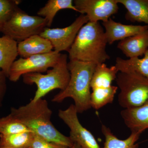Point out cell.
I'll list each match as a JSON object with an SVG mask.
<instances>
[{"mask_svg":"<svg viewBox=\"0 0 148 148\" xmlns=\"http://www.w3.org/2000/svg\"><path fill=\"white\" fill-rule=\"evenodd\" d=\"M52 112L47 101L42 98L31 100L25 106L12 108L11 114L31 131L49 142L70 147L74 143L56 128L51 121Z\"/></svg>","mask_w":148,"mask_h":148,"instance_id":"6da1fadb","label":"cell"},{"mask_svg":"<svg viewBox=\"0 0 148 148\" xmlns=\"http://www.w3.org/2000/svg\"><path fill=\"white\" fill-rule=\"evenodd\" d=\"M108 40L104 29L98 22H88L77 35L69 51L70 61L103 64L110 59L106 51Z\"/></svg>","mask_w":148,"mask_h":148,"instance_id":"7a4b0ae2","label":"cell"},{"mask_svg":"<svg viewBox=\"0 0 148 148\" xmlns=\"http://www.w3.org/2000/svg\"><path fill=\"white\" fill-rule=\"evenodd\" d=\"M96 66L92 62L70 61L68 63L70 73L69 84L65 90L53 97L52 102L61 103L66 98H71L78 113H82L91 108L90 83Z\"/></svg>","mask_w":148,"mask_h":148,"instance_id":"3957f363","label":"cell"},{"mask_svg":"<svg viewBox=\"0 0 148 148\" xmlns=\"http://www.w3.org/2000/svg\"><path fill=\"white\" fill-rule=\"evenodd\" d=\"M68 58L67 54L61 53L58 63L52 69L48 70L47 74L31 73L22 76L26 84L36 85L37 89L32 101L42 98L54 89L62 91L66 89L70 79Z\"/></svg>","mask_w":148,"mask_h":148,"instance_id":"277c9868","label":"cell"},{"mask_svg":"<svg viewBox=\"0 0 148 148\" xmlns=\"http://www.w3.org/2000/svg\"><path fill=\"white\" fill-rule=\"evenodd\" d=\"M115 80L120 90L118 101L124 109L139 107L148 100V79L140 73L119 72Z\"/></svg>","mask_w":148,"mask_h":148,"instance_id":"5b68a950","label":"cell"},{"mask_svg":"<svg viewBox=\"0 0 148 148\" xmlns=\"http://www.w3.org/2000/svg\"><path fill=\"white\" fill-rule=\"evenodd\" d=\"M47 25L46 20L39 16H31L17 8L6 23L2 33L20 42L40 35Z\"/></svg>","mask_w":148,"mask_h":148,"instance_id":"8992f818","label":"cell"},{"mask_svg":"<svg viewBox=\"0 0 148 148\" xmlns=\"http://www.w3.org/2000/svg\"><path fill=\"white\" fill-rule=\"evenodd\" d=\"M61 53L52 51L49 53L20 58L15 60L11 67L8 78L13 82L18 81L21 76L31 73L47 71L58 63Z\"/></svg>","mask_w":148,"mask_h":148,"instance_id":"52a82bcc","label":"cell"},{"mask_svg":"<svg viewBox=\"0 0 148 148\" xmlns=\"http://www.w3.org/2000/svg\"><path fill=\"white\" fill-rule=\"evenodd\" d=\"M88 22L87 16L81 14L69 27L54 29L46 27L40 35L50 42L55 51L68 52L80 29Z\"/></svg>","mask_w":148,"mask_h":148,"instance_id":"ba28073f","label":"cell"},{"mask_svg":"<svg viewBox=\"0 0 148 148\" xmlns=\"http://www.w3.org/2000/svg\"><path fill=\"white\" fill-rule=\"evenodd\" d=\"M74 104L65 110H58V117L70 130V138L82 148H100L93 135L80 122Z\"/></svg>","mask_w":148,"mask_h":148,"instance_id":"9c48e42d","label":"cell"},{"mask_svg":"<svg viewBox=\"0 0 148 148\" xmlns=\"http://www.w3.org/2000/svg\"><path fill=\"white\" fill-rule=\"evenodd\" d=\"M73 3L78 12L91 22H106L119 9L116 0H75Z\"/></svg>","mask_w":148,"mask_h":148,"instance_id":"30bf717a","label":"cell"},{"mask_svg":"<svg viewBox=\"0 0 148 148\" xmlns=\"http://www.w3.org/2000/svg\"><path fill=\"white\" fill-rule=\"evenodd\" d=\"M105 29L108 43L112 45L118 40H122L140 34L148 29V25H126L116 22L110 18L102 23Z\"/></svg>","mask_w":148,"mask_h":148,"instance_id":"8fae6325","label":"cell"},{"mask_svg":"<svg viewBox=\"0 0 148 148\" xmlns=\"http://www.w3.org/2000/svg\"><path fill=\"white\" fill-rule=\"evenodd\" d=\"M121 115L131 132L142 134L148 129V100L139 107L124 109Z\"/></svg>","mask_w":148,"mask_h":148,"instance_id":"7c38bea8","label":"cell"},{"mask_svg":"<svg viewBox=\"0 0 148 148\" xmlns=\"http://www.w3.org/2000/svg\"><path fill=\"white\" fill-rule=\"evenodd\" d=\"M53 49L50 42L40 35L32 36L18 42L17 45L18 55L23 58L49 53Z\"/></svg>","mask_w":148,"mask_h":148,"instance_id":"4fadbf2b","label":"cell"},{"mask_svg":"<svg viewBox=\"0 0 148 148\" xmlns=\"http://www.w3.org/2000/svg\"><path fill=\"white\" fill-rule=\"evenodd\" d=\"M117 48L129 58H139L148 50V29L120 41Z\"/></svg>","mask_w":148,"mask_h":148,"instance_id":"5bb4252c","label":"cell"},{"mask_svg":"<svg viewBox=\"0 0 148 148\" xmlns=\"http://www.w3.org/2000/svg\"><path fill=\"white\" fill-rule=\"evenodd\" d=\"M17 42L5 35L0 37V70L8 78L11 67L18 55Z\"/></svg>","mask_w":148,"mask_h":148,"instance_id":"9a60e30c","label":"cell"},{"mask_svg":"<svg viewBox=\"0 0 148 148\" xmlns=\"http://www.w3.org/2000/svg\"><path fill=\"white\" fill-rule=\"evenodd\" d=\"M127 10L125 18L132 22L148 26V0H116Z\"/></svg>","mask_w":148,"mask_h":148,"instance_id":"2e32d148","label":"cell"},{"mask_svg":"<svg viewBox=\"0 0 148 148\" xmlns=\"http://www.w3.org/2000/svg\"><path fill=\"white\" fill-rule=\"evenodd\" d=\"M118 73L115 66L108 67L105 63L97 65L92 75L90 88L92 90L110 87Z\"/></svg>","mask_w":148,"mask_h":148,"instance_id":"e0dca14e","label":"cell"},{"mask_svg":"<svg viewBox=\"0 0 148 148\" xmlns=\"http://www.w3.org/2000/svg\"><path fill=\"white\" fill-rule=\"evenodd\" d=\"M101 131L105 138L103 148H138L136 143L141 134L131 132L129 137L124 140L118 139L111 131L109 127L102 125Z\"/></svg>","mask_w":148,"mask_h":148,"instance_id":"ac0fdd59","label":"cell"},{"mask_svg":"<svg viewBox=\"0 0 148 148\" xmlns=\"http://www.w3.org/2000/svg\"><path fill=\"white\" fill-rule=\"evenodd\" d=\"M63 9H71L78 12L72 0H49L44 6L40 9L37 14L45 18L47 22V27H49L57 12Z\"/></svg>","mask_w":148,"mask_h":148,"instance_id":"d6986e66","label":"cell"},{"mask_svg":"<svg viewBox=\"0 0 148 148\" xmlns=\"http://www.w3.org/2000/svg\"><path fill=\"white\" fill-rule=\"evenodd\" d=\"M115 66L119 72L136 71L148 79V50L143 58L123 59L117 57Z\"/></svg>","mask_w":148,"mask_h":148,"instance_id":"ffe728a7","label":"cell"},{"mask_svg":"<svg viewBox=\"0 0 148 148\" xmlns=\"http://www.w3.org/2000/svg\"><path fill=\"white\" fill-rule=\"evenodd\" d=\"M33 135L34 133L32 132H21L9 135L0 134V148H31Z\"/></svg>","mask_w":148,"mask_h":148,"instance_id":"44dd1931","label":"cell"},{"mask_svg":"<svg viewBox=\"0 0 148 148\" xmlns=\"http://www.w3.org/2000/svg\"><path fill=\"white\" fill-rule=\"evenodd\" d=\"M118 88L117 86L112 85L106 88L92 89L90 95L91 108L99 110L107 104L112 103Z\"/></svg>","mask_w":148,"mask_h":148,"instance_id":"7402d4cb","label":"cell"},{"mask_svg":"<svg viewBox=\"0 0 148 148\" xmlns=\"http://www.w3.org/2000/svg\"><path fill=\"white\" fill-rule=\"evenodd\" d=\"M24 132H32L11 114L0 118V134L9 135Z\"/></svg>","mask_w":148,"mask_h":148,"instance_id":"603a6c76","label":"cell"},{"mask_svg":"<svg viewBox=\"0 0 148 148\" xmlns=\"http://www.w3.org/2000/svg\"><path fill=\"white\" fill-rule=\"evenodd\" d=\"M21 2L19 0H0V33Z\"/></svg>","mask_w":148,"mask_h":148,"instance_id":"cb8c5ba5","label":"cell"},{"mask_svg":"<svg viewBox=\"0 0 148 148\" xmlns=\"http://www.w3.org/2000/svg\"><path fill=\"white\" fill-rule=\"evenodd\" d=\"M30 147L31 148H65L67 147L48 141L34 133Z\"/></svg>","mask_w":148,"mask_h":148,"instance_id":"d4e9b609","label":"cell"},{"mask_svg":"<svg viewBox=\"0 0 148 148\" xmlns=\"http://www.w3.org/2000/svg\"><path fill=\"white\" fill-rule=\"evenodd\" d=\"M5 74L0 70V107L1 106L7 90L6 79Z\"/></svg>","mask_w":148,"mask_h":148,"instance_id":"484cf974","label":"cell"},{"mask_svg":"<svg viewBox=\"0 0 148 148\" xmlns=\"http://www.w3.org/2000/svg\"><path fill=\"white\" fill-rule=\"evenodd\" d=\"M65 148H82L77 143H74L73 145L70 147H66Z\"/></svg>","mask_w":148,"mask_h":148,"instance_id":"4316f807","label":"cell"},{"mask_svg":"<svg viewBox=\"0 0 148 148\" xmlns=\"http://www.w3.org/2000/svg\"></svg>","mask_w":148,"mask_h":148,"instance_id":"83f0119b","label":"cell"}]
</instances>
